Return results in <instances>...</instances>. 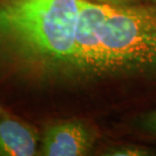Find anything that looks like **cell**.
<instances>
[{"label": "cell", "mask_w": 156, "mask_h": 156, "mask_svg": "<svg viewBox=\"0 0 156 156\" xmlns=\"http://www.w3.org/2000/svg\"><path fill=\"white\" fill-rule=\"evenodd\" d=\"M80 0H0V64L23 76H69Z\"/></svg>", "instance_id": "1"}, {"label": "cell", "mask_w": 156, "mask_h": 156, "mask_svg": "<svg viewBox=\"0 0 156 156\" xmlns=\"http://www.w3.org/2000/svg\"><path fill=\"white\" fill-rule=\"evenodd\" d=\"M98 77L156 71V4L107 5Z\"/></svg>", "instance_id": "2"}, {"label": "cell", "mask_w": 156, "mask_h": 156, "mask_svg": "<svg viewBox=\"0 0 156 156\" xmlns=\"http://www.w3.org/2000/svg\"><path fill=\"white\" fill-rule=\"evenodd\" d=\"M105 9V4L80 0L73 56L68 77L75 79L98 78L101 32Z\"/></svg>", "instance_id": "3"}, {"label": "cell", "mask_w": 156, "mask_h": 156, "mask_svg": "<svg viewBox=\"0 0 156 156\" xmlns=\"http://www.w3.org/2000/svg\"><path fill=\"white\" fill-rule=\"evenodd\" d=\"M98 134L80 119L50 124L41 136L39 154L44 156H83L94 148Z\"/></svg>", "instance_id": "4"}, {"label": "cell", "mask_w": 156, "mask_h": 156, "mask_svg": "<svg viewBox=\"0 0 156 156\" xmlns=\"http://www.w3.org/2000/svg\"><path fill=\"white\" fill-rule=\"evenodd\" d=\"M40 142L33 125L0 107V156L37 155Z\"/></svg>", "instance_id": "5"}, {"label": "cell", "mask_w": 156, "mask_h": 156, "mask_svg": "<svg viewBox=\"0 0 156 156\" xmlns=\"http://www.w3.org/2000/svg\"><path fill=\"white\" fill-rule=\"evenodd\" d=\"M153 154L150 148L136 144H121L108 147L102 155L107 156H149Z\"/></svg>", "instance_id": "6"}, {"label": "cell", "mask_w": 156, "mask_h": 156, "mask_svg": "<svg viewBox=\"0 0 156 156\" xmlns=\"http://www.w3.org/2000/svg\"><path fill=\"white\" fill-rule=\"evenodd\" d=\"M141 130L156 137V110L143 115L139 121Z\"/></svg>", "instance_id": "7"}, {"label": "cell", "mask_w": 156, "mask_h": 156, "mask_svg": "<svg viewBox=\"0 0 156 156\" xmlns=\"http://www.w3.org/2000/svg\"><path fill=\"white\" fill-rule=\"evenodd\" d=\"M90 1H94L105 5L118 6V5H126V4H131V3H135L138 2V0H90Z\"/></svg>", "instance_id": "8"}, {"label": "cell", "mask_w": 156, "mask_h": 156, "mask_svg": "<svg viewBox=\"0 0 156 156\" xmlns=\"http://www.w3.org/2000/svg\"><path fill=\"white\" fill-rule=\"evenodd\" d=\"M147 2H150V3H154V4H156V0H147Z\"/></svg>", "instance_id": "9"}]
</instances>
